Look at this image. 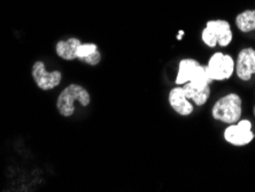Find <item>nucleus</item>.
<instances>
[{
	"instance_id": "nucleus-1",
	"label": "nucleus",
	"mask_w": 255,
	"mask_h": 192,
	"mask_svg": "<svg viewBox=\"0 0 255 192\" xmlns=\"http://www.w3.org/2000/svg\"><path fill=\"white\" fill-rule=\"evenodd\" d=\"M212 115L217 121L228 124L238 122L242 116V98L236 93L221 98L213 106Z\"/></svg>"
},
{
	"instance_id": "nucleus-2",
	"label": "nucleus",
	"mask_w": 255,
	"mask_h": 192,
	"mask_svg": "<svg viewBox=\"0 0 255 192\" xmlns=\"http://www.w3.org/2000/svg\"><path fill=\"white\" fill-rule=\"evenodd\" d=\"M80 101L82 106H88L91 100L89 92L83 86L71 84L60 93L57 101V107L62 116H71L75 112V101Z\"/></svg>"
},
{
	"instance_id": "nucleus-3",
	"label": "nucleus",
	"mask_w": 255,
	"mask_h": 192,
	"mask_svg": "<svg viewBox=\"0 0 255 192\" xmlns=\"http://www.w3.org/2000/svg\"><path fill=\"white\" fill-rule=\"evenodd\" d=\"M202 40L209 47H215L217 44L226 47L232 40V32L229 22L223 20L209 21L201 33Z\"/></svg>"
},
{
	"instance_id": "nucleus-4",
	"label": "nucleus",
	"mask_w": 255,
	"mask_h": 192,
	"mask_svg": "<svg viewBox=\"0 0 255 192\" xmlns=\"http://www.w3.org/2000/svg\"><path fill=\"white\" fill-rule=\"evenodd\" d=\"M206 69L213 81H224L231 77L234 73L235 61L230 55L217 52L209 59Z\"/></svg>"
},
{
	"instance_id": "nucleus-5",
	"label": "nucleus",
	"mask_w": 255,
	"mask_h": 192,
	"mask_svg": "<svg viewBox=\"0 0 255 192\" xmlns=\"http://www.w3.org/2000/svg\"><path fill=\"white\" fill-rule=\"evenodd\" d=\"M224 138L230 144L235 146H243L253 141L254 134L252 133V123L249 120H242L237 124L232 123L224 131Z\"/></svg>"
},
{
	"instance_id": "nucleus-6",
	"label": "nucleus",
	"mask_w": 255,
	"mask_h": 192,
	"mask_svg": "<svg viewBox=\"0 0 255 192\" xmlns=\"http://www.w3.org/2000/svg\"><path fill=\"white\" fill-rule=\"evenodd\" d=\"M32 76L35 80L36 84L39 86L42 90H50L54 89L61 82L62 74L58 70L47 73L45 69V65L42 61L35 62L32 67Z\"/></svg>"
},
{
	"instance_id": "nucleus-7",
	"label": "nucleus",
	"mask_w": 255,
	"mask_h": 192,
	"mask_svg": "<svg viewBox=\"0 0 255 192\" xmlns=\"http://www.w3.org/2000/svg\"><path fill=\"white\" fill-rule=\"evenodd\" d=\"M236 71L238 77L243 81H249L255 74V50L244 48L238 54Z\"/></svg>"
},
{
	"instance_id": "nucleus-8",
	"label": "nucleus",
	"mask_w": 255,
	"mask_h": 192,
	"mask_svg": "<svg viewBox=\"0 0 255 192\" xmlns=\"http://www.w3.org/2000/svg\"><path fill=\"white\" fill-rule=\"evenodd\" d=\"M169 103L170 106L174 108L176 113H178L179 115L187 116L193 112L192 105L189 103L187 98L185 96L184 89L181 86L174 88L169 93Z\"/></svg>"
},
{
	"instance_id": "nucleus-9",
	"label": "nucleus",
	"mask_w": 255,
	"mask_h": 192,
	"mask_svg": "<svg viewBox=\"0 0 255 192\" xmlns=\"http://www.w3.org/2000/svg\"><path fill=\"white\" fill-rule=\"evenodd\" d=\"M200 63L193 59H184L179 62L178 74L176 77V84L181 85L190 82L197 74L198 69L200 68Z\"/></svg>"
},
{
	"instance_id": "nucleus-10",
	"label": "nucleus",
	"mask_w": 255,
	"mask_h": 192,
	"mask_svg": "<svg viewBox=\"0 0 255 192\" xmlns=\"http://www.w3.org/2000/svg\"><path fill=\"white\" fill-rule=\"evenodd\" d=\"M183 89H184L187 99H192L194 101V104L198 105V106L205 105L206 101H207L209 98V93H211L209 85L199 86L191 84L190 82L185 83V86H183Z\"/></svg>"
},
{
	"instance_id": "nucleus-11",
	"label": "nucleus",
	"mask_w": 255,
	"mask_h": 192,
	"mask_svg": "<svg viewBox=\"0 0 255 192\" xmlns=\"http://www.w3.org/2000/svg\"><path fill=\"white\" fill-rule=\"evenodd\" d=\"M81 44V40L77 38H70L66 41H59L55 48H57V53L60 58L71 61V60L77 59V47Z\"/></svg>"
},
{
	"instance_id": "nucleus-12",
	"label": "nucleus",
	"mask_w": 255,
	"mask_h": 192,
	"mask_svg": "<svg viewBox=\"0 0 255 192\" xmlns=\"http://www.w3.org/2000/svg\"><path fill=\"white\" fill-rule=\"evenodd\" d=\"M236 24L243 32H250L255 30V10H245L237 15Z\"/></svg>"
},
{
	"instance_id": "nucleus-13",
	"label": "nucleus",
	"mask_w": 255,
	"mask_h": 192,
	"mask_svg": "<svg viewBox=\"0 0 255 192\" xmlns=\"http://www.w3.org/2000/svg\"><path fill=\"white\" fill-rule=\"evenodd\" d=\"M98 50V47H97L96 44H81L80 46L77 47V59H84L86 56L91 55L93 52H96Z\"/></svg>"
},
{
	"instance_id": "nucleus-14",
	"label": "nucleus",
	"mask_w": 255,
	"mask_h": 192,
	"mask_svg": "<svg viewBox=\"0 0 255 192\" xmlns=\"http://www.w3.org/2000/svg\"><path fill=\"white\" fill-rule=\"evenodd\" d=\"M100 59H101L100 52H99V50H97L96 52H93L91 55H89V56H86V58L82 59L81 61H84V62L89 63V65H91V66H96L100 62Z\"/></svg>"
},
{
	"instance_id": "nucleus-15",
	"label": "nucleus",
	"mask_w": 255,
	"mask_h": 192,
	"mask_svg": "<svg viewBox=\"0 0 255 192\" xmlns=\"http://www.w3.org/2000/svg\"><path fill=\"white\" fill-rule=\"evenodd\" d=\"M183 36H184V31H179V32H178L177 38H178V39H182V37H183Z\"/></svg>"
},
{
	"instance_id": "nucleus-16",
	"label": "nucleus",
	"mask_w": 255,
	"mask_h": 192,
	"mask_svg": "<svg viewBox=\"0 0 255 192\" xmlns=\"http://www.w3.org/2000/svg\"><path fill=\"white\" fill-rule=\"evenodd\" d=\"M254 116H255V106H254Z\"/></svg>"
}]
</instances>
